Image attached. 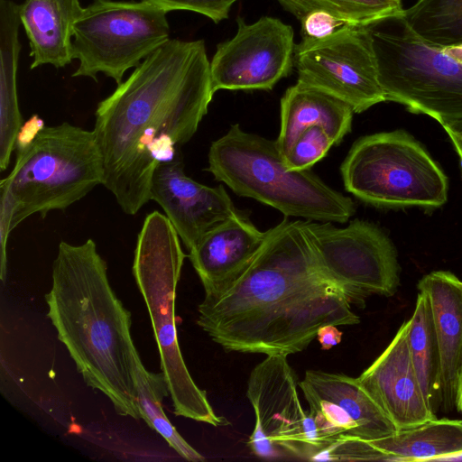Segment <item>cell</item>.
Masks as SVG:
<instances>
[{
  "label": "cell",
  "instance_id": "20",
  "mask_svg": "<svg viewBox=\"0 0 462 462\" xmlns=\"http://www.w3.org/2000/svg\"><path fill=\"white\" fill-rule=\"evenodd\" d=\"M82 8L79 0H24L20 5L32 69L47 64L59 69L72 61L74 24Z\"/></svg>",
  "mask_w": 462,
  "mask_h": 462
},
{
  "label": "cell",
  "instance_id": "31",
  "mask_svg": "<svg viewBox=\"0 0 462 462\" xmlns=\"http://www.w3.org/2000/svg\"><path fill=\"white\" fill-rule=\"evenodd\" d=\"M44 127V121L38 115H32L23 124L15 140L14 150L16 153L26 149Z\"/></svg>",
  "mask_w": 462,
  "mask_h": 462
},
{
  "label": "cell",
  "instance_id": "28",
  "mask_svg": "<svg viewBox=\"0 0 462 462\" xmlns=\"http://www.w3.org/2000/svg\"><path fill=\"white\" fill-rule=\"evenodd\" d=\"M311 461H392V457L369 440L341 434Z\"/></svg>",
  "mask_w": 462,
  "mask_h": 462
},
{
  "label": "cell",
  "instance_id": "32",
  "mask_svg": "<svg viewBox=\"0 0 462 462\" xmlns=\"http://www.w3.org/2000/svg\"><path fill=\"white\" fill-rule=\"evenodd\" d=\"M337 327L326 325L319 329L317 338L322 349L328 350L341 342L343 333Z\"/></svg>",
  "mask_w": 462,
  "mask_h": 462
},
{
  "label": "cell",
  "instance_id": "27",
  "mask_svg": "<svg viewBox=\"0 0 462 462\" xmlns=\"http://www.w3.org/2000/svg\"><path fill=\"white\" fill-rule=\"evenodd\" d=\"M333 145L334 142L325 128L309 127L299 135L284 156L285 164L290 170H310L327 155Z\"/></svg>",
  "mask_w": 462,
  "mask_h": 462
},
{
  "label": "cell",
  "instance_id": "10",
  "mask_svg": "<svg viewBox=\"0 0 462 462\" xmlns=\"http://www.w3.org/2000/svg\"><path fill=\"white\" fill-rule=\"evenodd\" d=\"M325 273L351 304L364 307L373 294L393 296L400 285L396 250L375 225L360 219L345 227L301 221Z\"/></svg>",
  "mask_w": 462,
  "mask_h": 462
},
{
  "label": "cell",
  "instance_id": "23",
  "mask_svg": "<svg viewBox=\"0 0 462 462\" xmlns=\"http://www.w3.org/2000/svg\"><path fill=\"white\" fill-rule=\"evenodd\" d=\"M134 377L141 419L159 433L179 456L192 462L204 461L205 457L177 431L162 409L163 398L170 396L162 373L147 370L137 349L134 354Z\"/></svg>",
  "mask_w": 462,
  "mask_h": 462
},
{
  "label": "cell",
  "instance_id": "19",
  "mask_svg": "<svg viewBox=\"0 0 462 462\" xmlns=\"http://www.w3.org/2000/svg\"><path fill=\"white\" fill-rule=\"evenodd\" d=\"M354 113L341 99L297 82L287 88L281 99V129L275 141L284 157L304 130L321 126L334 144H338L351 131Z\"/></svg>",
  "mask_w": 462,
  "mask_h": 462
},
{
  "label": "cell",
  "instance_id": "30",
  "mask_svg": "<svg viewBox=\"0 0 462 462\" xmlns=\"http://www.w3.org/2000/svg\"><path fill=\"white\" fill-rule=\"evenodd\" d=\"M303 37L320 39L348 24L342 19L324 10H316L300 20Z\"/></svg>",
  "mask_w": 462,
  "mask_h": 462
},
{
  "label": "cell",
  "instance_id": "13",
  "mask_svg": "<svg viewBox=\"0 0 462 462\" xmlns=\"http://www.w3.org/2000/svg\"><path fill=\"white\" fill-rule=\"evenodd\" d=\"M296 374L287 356L269 355L252 370L246 395L254 412L248 445L261 458H275L310 420L298 394Z\"/></svg>",
  "mask_w": 462,
  "mask_h": 462
},
{
  "label": "cell",
  "instance_id": "8",
  "mask_svg": "<svg viewBox=\"0 0 462 462\" xmlns=\"http://www.w3.org/2000/svg\"><path fill=\"white\" fill-rule=\"evenodd\" d=\"M344 187L380 208H437L447 201L448 180L427 150L403 130L363 136L340 166Z\"/></svg>",
  "mask_w": 462,
  "mask_h": 462
},
{
  "label": "cell",
  "instance_id": "17",
  "mask_svg": "<svg viewBox=\"0 0 462 462\" xmlns=\"http://www.w3.org/2000/svg\"><path fill=\"white\" fill-rule=\"evenodd\" d=\"M265 237L237 211L208 231L188 257L203 285L205 300L225 294L250 264Z\"/></svg>",
  "mask_w": 462,
  "mask_h": 462
},
{
  "label": "cell",
  "instance_id": "22",
  "mask_svg": "<svg viewBox=\"0 0 462 462\" xmlns=\"http://www.w3.org/2000/svg\"><path fill=\"white\" fill-rule=\"evenodd\" d=\"M371 443L394 462L444 461L462 453V420L435 418Z\"/></svg>",
  "mask_w": 462,
  "mask_h": 462
},
{
  "label": "cell",
  "instance_id": "14",
  "mask_svg": "<svg viewBox=\"0 0 462 462\" xmlns=\"http://www.w3.org/2000/svg\"><path fill=\"white\" fill-rule=\"evenodd\" d=\"M299 386L309 411L329 439L346 434L373 441L398 430L358 378L307 370Z\"/></svg>",
  "mask_w": 462,
  "mask_h": 462
},
{
  "label": "cell",
  "instance_id": "15",
  "mask_svg": "<svg viewBox=\"0 0 462 462\" xmlns=\"http://www.w3.org/2000/svg\"><path fill=\"white\" fill-rule=\"evenodd\" d=\"M150 197L162 207L189 251L208 231L237 212L223 185L206 186L186 175L180 150L155 168Z\"/></svg>",
  "mask_w": 462,
  "mask_h": 462
},
{
  "label": "cell",
  "instance_id": "12",
  "mask_svg": "<svg viewBox=\"0 0 462 462\" xmlns=\"http://www.w3.org/2000/svg\"><path fill=\"white\" fill-rule=\"evenodd\" d=\"M294 32L282 20L263 16L253 23L237 18L233 38L217 45L210 61L214 93L227 90H270L292 68Z\"/></svg>",
  "mask_w": 462,
  "mask_h": 462
},
{
  "label": "cell",
  "instance_id": "21",
  "mask_svg": "<svg viewBox=\"0 0 462 462\" xmlns=\"http://www.w3.org/2000/svg\"><path fill=\"white\" fill-rule=\"evenodd\" d=\"M20 5L0 0V170L8 168L17 134L23 125L19 109L16 73L21 44L18 31Z\"/></svg>",
  "mask_w": 462,
  "mask_h": 462
},
{
  "label": "cell",
  "instance_id": "1",
  "mask_svg": "<svg viewBox=\"0 0 462 462\" xmlns=\"http://www.w3.org/2000/svg\"><path fill=\"white\" fill-rule=\"evenodd\" d=\"M213 95L204 41L169 39L98 103L104 186L125 214L151 199L155 168L193 137Z\"/></svg>",
  "mask_w": 462,
  "mask_h": 462
},
{
  "label": "cell",
  "instance_id": "11",
  "mask_svg": "<svg viewBox=\"0 0 462 462\" xmlns=\"http://www.w3.org/2000/svg\"><path fill=\"white\" fill-rule=\"evenodd\" d=\"M294 52L297 82L341 99L355 113L386 101L365 25L346 24L320 39L303 37Z\"/></svg>",
  "mask_w": 462,
  "mask_h": 462
},
{
  "label": "cell",
  "instance_id": "18",
  "mask_svg": "<svg viewBox=\"0 0 462 462\" xmlns=\"http://www.w3.org/2000/svg\"><path fill=\"white\" fill-rule=\"evenodd\" d=\"M417 287L429 300L439 346V408L457 411L462 380V280L448 271H435Z\"/></svg>",
  "mask_w": 462,
  "mask_h": 462
},
{
  "label": "cell",
  "instance_id": "4",
  "mask_svg": "<svg viewBox=\"0 0 462 462\" xmlns=\"http://www.w3.org/2000/svg\"><path fill=\"white\" fill-rule=\"evenodd\" d=\"M105 182L101 151L92 131L63 122L45 126L16 153L9 175L0 181V277L6 272L10 233L33 214L43 218L65 210Z\"/></svg>",
  "mask_w": 462,
  "mask_h": 462
},
{
  "label": "cell",
  "instance_id": "16",
  "mask_svg": "<svg viewBox=\"0 0 462 462\" xmlns=\"http://www.w3.org/2000/svg\"><path fill=\"white\" fill-rule=\"evenodd\" d=\"M404 321L384 351L357 378L398 430L437 418L426 402Z\"/></svg>",
  "mask_w": 462,
  "mask_h": 462
},
{
  "label": "cell",
  "instance_id": "7",
  "mask_svg": "<svg viewBox=\"0 0 462 462\" xmlns=\"http://www.w3.org/2000/svg\"><path fill=\"white\" fill-rule=\"evenodd\" d=\"M402 14L365 25L386 101L440 125L462 120V45L429 44Z\"/></svg>",
  "mask_w": 462,
  "mask_h": 462
},
{
  "label": "cell",
  "instance_id": "3",
  "mask_svg": "<svg viewBox=\"0 0 462 462\" xmlns=\"http://www.w3.org/2000/svg\"><path fill=\"white\" fill-rule=\"evenodd\" d=\"M44 298L58 339L87 385L104 393L117 414L141 419L131 313L113 290L94 240L60 243Z\"/></svg>",
  "mask_w": 462,
  "mask_h": 462
},
{
  "label": "cell",
  "instance_id": "5",
  "mask_svg": "<svg viewBox=\"0 0 462 462\" xmlns=\"http://www.w3.org/2000/svg\"><path fill=\"white\" fill-rule=\"evenodd\" d=\"M209 171L236 194L273 207L286 217L346 222L355 202L310 170H290L276 141L233 125L208 152Z\"/></svg>",
  "mask_w": 462,
  "mask_h": 462
},
{
  "label": "cell",
  "instance_id": "26",
  "mask_svg": "<svg viewBox=\"0 0 462 462\" xmlns=\"http://www.w3.org/2000/svg\"><path fill=\"white\" fill-rule=\"evenodd\" d=\"M300 21L316 10H324L348 24L367 25L402 14V0H278Z\"/></svg>",
  "mask_w": 462,
  "mask_h": 462
},
{
  "label": "cell",
  "instance_id": "24",
  "mask_svg": "<svg viewBox=\"0 0 462 462\" xmlns=\"http://www.w3.org/2000/svg\"><path fill=\"white\" fill-rule=\"evenodd\" d=\"M408 320L411 359L428 407L436 414L439 407V352L430 305L423 292H418L413 314Z\"/></svg>",
  "mask_w": 462,
  "mask_h": 462
},
{
  "label": "cell",
  "instance_id": "2",
  "mask_svg": "<svg viewBox=\"0 0 462 462\" xmlns=\"http://www.w3.org/2000/svg\"><path fill=\"white\" fill-rule=\"evenodd\" d=\"M198 325L227 351L296 354L326 325H356L359 317L322 270L301 221L284 218L230 289L198 308Z\"/></svg>",
  "mask_w": 462,
  "mask_h": 462
},
{
  "label": "cell",
  "instance_id": "29",
  "mask_svg": "<svg viewBox=\"0 0 462 462\" xmlns=\"http://www.w3.org/2000/svg\"><path fill=\"white\" fill-rule=\"evenodd\" d=\"M167 13L188 10L203 14L215 23L228 17L231 6L237 0H146Z\"/></svg>",
  "mask_w": 462,
  "mask_h": 462
},
{
  "label": "cell",
  "instance_id": "6",
  "mask_svg": "<svg viewBox=\"0 0 462 462\" xmlns=\"http://www.w3.org/2000/svg\"><path fill=\"white\" fill-rule=\"evenodd\" d=\"M186 256L169 218L158 211L147 215L137 237L133 274L150 317L173 412L218 427L228 422L191 377L178 340L176 288Z\"/></svg>",
  "mask_w": 462,
  "mask_h": 462
},
{
  "label": "cell",
  "instance_id": "25",
  "mask_svg": "<svg viewBox=\"0 0 462 462\" xmlns=\"http://www.w3.org/2000/svg\"><path fill=\"white\" fill-rule=\"evenodd\" d=\"M402 14L412 32L429 44L462 45V0H418Z\"/></svg>",
  "mask_w": 462,
  "mask_h": 462
},
{
  "label": "cell",
  "instance_id": "35",
  "mask_svg": "<svg viewBox=\"0 0 462 462\" xmlns=\"http://www.w3.org/2000/svg\"><path fill=\"white\" fill-rule=\"evenodd\" d=\"M444 461H462V453L448 457Z\"/></svg>",
  "mask_w": 462,
  "mask_h": 462
},
{
  "label": "cell",
  "instance_id": "33",
  "mask_svg": "<svg viewBox=\"0 0 462 462\" xmlns=\"http://www.w3.org/2000/svg\"><path fill=\"white\" fill-rule=\"evenodd\" d=\"M449 136L460 159L462 167V120L452 121L441 125Z\"/></svg>",
  "mask_w": 462,
  "mask_h": 462
},
{
  "label": "cell",
  "instance_id": "34",
  "mask_svg": "<svg viewBox=\"0 0 462 462\" xmlns=\"http://www.w3.org/2000/svg\"><path fill=\"white\" fill-rule=\"evenodd\" d=\"M457 411L462 414V380L458 389Z\"/></svg>",
  "mask_w": 462,
  "mask_h": 462
},
{
  "label": "cell",
  "instance_id": "9",
  "mask_svg": "<svg viewBox=\"0 0 462 462\" xmlns=\"http://www.w3.org/2000/svg\"><path fill=\"white\" fill-rule=\"evenodd\" d=\"M167 12L146 1L94 0L75 22L72 77L97 80L103 73L117 85L126 70L137 67L170 39Z\"/></svg>",
  "mask_w": 462,
  "mask_h": 462
}]
</instances>
